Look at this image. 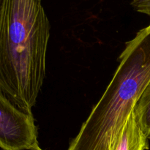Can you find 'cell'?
Here are the masks:
<instances>
[{
    "label": "cell",
    "mask_w": 150,
    "mask_h": 150,
    "mask_svg": "<svg viewBox=\"0 0 150 150\" xmlns=\"http://www.w3.org/2000/svg\"><path fill=\"white\" fill-rule=\"evenodd\" d=\"M131 5L135 10L150 17V0H133Z\"/></svg>",
    "instance_id": "8992f818"
},
{
    "label": "cell",
    "mask_w": 150,
    "mask_h": 150,
    "mask_svg": "<svg viewBox=\"0 0 150 150\" xmlns=\"http://www.w3.org/2000/svg\"><path fill=\"white\" fill-rule=\"evenodd\" d=\"M50 29L42 0H1L0 92L26 112L45 80Z\"/></svg>",
    "instance_id": "6da1fadb"
},
{
    "label": "cell",
    "mask_w": 150,
    "mask_h": 150,
    "mask_svg": "<svg viewBox=\"0 0 150 150\" xmlns=\"http://www.w3.org/2000/svg\"><path fill=\"white\" fill-rule=\"evenodd\" d=\"M38 142L32 113L22 111L0 92V148L27 150Z\"/></svg>",
    "instance_id": "3957f363"
},
{
    "label": "cell",
    "mask_w": 150,
    "mask_h": 150,
    "mask_svg": "<svg viewBox=\"0 0 150 150\" xmlns=\"http://www.w3.org/2000/svg\"><path fill=\"white\" fill-rule=\"evenodd\" d=\"M138 124L148 139H150V82L133 108Z\"/></svg>",
    "instance_id": "5b68a950"
},
{
    "label": "cell",
    "mask_w": 150,
    "mask_h": 150,
    "mask_svg": "<svg viewBox=\"0 0 150 150\" xmlns=\"http://www.w3.org/2000/svg\"><path fill=\"white\" fill-rule=\"evenodd\" d=\"M120 64L67 150H113L129 116L150 82V24L125 43Z\"/></svg>",
    "instance_id": "7a4b0ae2"
},
{
    "label": "cell",
    "mask_w": 150,
    "mask_h": 150,
    "mask_svg": "<svg viewBox=\"0 0 150 150\" xmlns=\"http://www.w3.org/2000/svg\"><path fill=\"white\" fill-rule=\"evenodd\" d=\"M1 0H0V6H1Z\"/></svg>",
    "instance_id": "ba28073f"
},
{
    "label": "cell",
    "mask_w": 150,
    "mask_h": 150,
    "mask_svg": "<svg viewBox=\"0 0 150 150\" xmlns=\"http://www.w3.org/2000/svg\"><path fill=\"white\" fill-rule=\"evenodd\" d=\"M27 150H43L42 149H41L40 146H39V144H38V142L37 144H35V145H34L32 147H31L30 149H27Z\"/></svg>",
    "instance_id": "52a82bcc"
},
{
    "label": "cell",
    "mask_w": 150,
    "mask_h": 150,
    "mask_svg": "<svg viewBox=\"0 0 150 150\" xmlns=\"http://www.w3.org/2000/svg\"><path fill=\"white\" fill-rule=\"evenodd\" d=\"M149 147V139L138 124L133 111L119 133L113 150H147Z\"/></svg>",
    "instance_id": "277c9868"
}]
</instances>
